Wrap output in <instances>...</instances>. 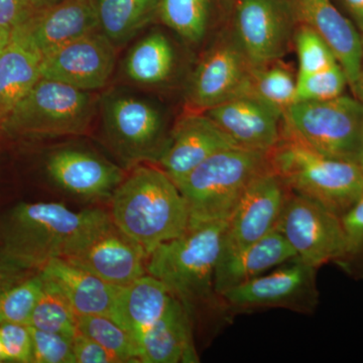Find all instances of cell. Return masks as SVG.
I'll list each match as a JSON object with an SVG mask.
<instances>
[{"instance_id":"1","label":"cell","mask_w":363,"mask_h":363,"mask_svg":"<svg viewBox=\"0 0 363 363\" xmlns=\"http://www.w3.org/2000/svg\"><path fill=\"white\" fill-rule=\"evenodd\" d=\"M102 209L73 211L61 203H21L0 219V259L28 272L85 250L111 224Z\"/></svg>"},{"instance_id":"2","label":"cell","mask_w":363,"mask_h":363,"mask_svg":"<svg viewBox=\"0 0 363 363\" xmlns=\"http://www.w3.org/2000/svg\"><path fill=\"white\" fill-rule=\"evenodd\" d=\"M128 171L112 193L111 219L150 255L185 233L190 215L178 186L157 164Z\"/></svg>"},{"instance_id":"3","label":"cell","mask_w":363,"mask_h":363,"mask_svg":"<svg viewBox=\"0 0 363 363\" xmlns=\"http://www.w3.org/2000/svg\"><path fill=\"white\" fill-rule=\"evenodd\" d=\"M227 222L189 224L185 233L157 247L147 260V274L160 279L191 316L202 306L225 310L214 289Z\"/></svg>"},{"instance_id":"4","label":"cell","mask_w":363,"mask_h":363,"mask_svg":"<svg viewBox=\"0 0 363 363\" xmlns=\"http://www.w3.org/2000/svg\"><path fill=\"white\" fill-rule=\"evenodd\" d=\"M269 162L289 190L341 218L363 196L359 164L320 154L298 140L285 123L281 140L269 152Z\"/></svg>"},{"instance_id":"5","label":"cell","mask_w":363,"mask_h":363,"mask_svg":"<svg viewBox=\"0 0 363 363\" xmlns=\"http://www.w3.org/2000/svg\"><path fill=\"white\" fill-rule=\"evenodd\" d=\"M271 169L269 152L230 147L216 152L177 183L190 223L227 222L253 179Z\"/></svg>"},{"instance_id":"6","label":"cell","mask_w":363,"mask_h":363,"mask_svg":"<svg viewBox=\"0 0 363 363\" xmlns=\"http://www.w3.org/2000/svg\"><path fill=\"white\" fill-rule=\"evenodd\" d=\"M96 112L94 92L40 78L7 117L1 130L30 138L87 135Z\"/></svg>"},{"instance_id":"7","label":"cell","mask_w":363,"mask_h":363,"mask_svg":"<svg viewBox=\"0 0 363 363\" xmlns=\"http://www.w3.org/2000/svg\"><path fill=\"white\" fill-rule=\"evenodd\" d=\"M105 142L124 168L156 164L169 133L167 119L154 102L111 91L100 101Z\"/></svg>"},{"instance_id":"8","label":"cell","mask_w":363,"mask_h":363,"mask_svg":"<svg viewBox=\"0 0 363 363\" xmlns=\"http://www.w3.org/2000/svg\"><path fill=\"white\" fill-rule=\"evenodd\" d=\"M284 123L298 140L325 156L359 164L363 157V104L341 95L326 101L295 102Z\"/></svg>"},{"instance_id":"9","label":"cell","mask_w":363,"mask_h":363,"mask_svg":"<svg viewBox=\"0 0 363 363\" xmlns=\"http://www.w3.org/2000/svg\"><path fill=\"white\" fill-rule=\"evenodd\" d=\"M252 68L227 25L212 38L189 78L185 92L187 111L205 112L250 94Z\"/></svg>"},{"instance_id":"10","label":"cell","mask_w":363,"mask_h":363,"mask_svg":"<svg viewBox=\"0 0 363 363\" xmlns=\"http://www.w3.org/2000/svg\"><path fill=\"white\" fill-rule=\"evenodd\" d=\"M316 271L295 257L276 271L226 291L220 298L233 313L281 308L308 314L315 311L319 298Z\"/></svg>"},{"instance_id":"11","label":"cell","mask_w":363,"mask_h":363,"mask_svg":"<svg viewBox=\"0 0 363 363\" xmlns=\"http://www.w3.org/2000/svg\"><path fill=\"white\" fill-rule=\"evenodd\" d=\"M276 230L293 248L296 259L316 269L327 262H335L345 245L342 218L290 190Z\"/></svg>"},{"instance_id":"12","label":"cell","mask_w":363,"mask_h":363,"mask_svg":"<svg viewBox=\"0 0 363 363\" xmlns=\"http://www.w3.org/2000/svg\"><path fill=\"white\" fill-rule=\"evenodd\" d=\"M253 66L283 59L297 21L290 0H233L228 23Z\"/></svg>"},{"instance_id":"13","label":"cell","mask_w":363,"mask_h":363,"mask_svg":"<svg viewBox=\"0 0 363 363\" xmlns=\"http://www.w3.org/2000/svg\"><path fill=\"white\" fill-rule=\"evenodd\" d=\"M117 50L101 30L88 33L44 55L40 76L94 92L111 81Z\"/></svg>"},{"instance_id":"14","label":"cell","mask_w":363,"mask_h":363,"mask_svg":"<svg viewBox=\"0 0 363 363\" xmlns=\"http://www.w3.org/2000/svg\"><path fill=\"white\" fill-rule=\"evenodd\" d=\"M288 192L271 169L255 177L227 221L220 255L247 247L274 230Z\"/></svg>"},{"instance_id":"15","label":"cell","mask_w":363,"mask_h":363,"mask_svg":"<svg viewBox=\"0 0 363 363\" xmlns=\"http://www.w3.org/2000/svg\"><path fill=\"white\" fill-rule=\"evenodd\" d=\"M238 147L204 112L186 111L169 130L157 166L179 183L221 150Z\"/></svg>"},{"instance_id":"16","label":"cell","mask_w":363,"mask_h":363,"mask_svg":"<svg viewBox=\"0 0 363 363\" xmlns=\"http://www.w3.org/2000/svg\"><path fill=\"white\" fill-rule=\"evenodd\" d=\"M204 113L243 149L271 152L283 135V112L253 95L233 98Z\"/></svg>"},{"instance_id":"17","label":"cell","mask_w":363,"mask_h":363,"mask_svg":"<svg viewBox=\"0 0 363 363\" xmlns=\"http://www.w3.org/2000/svg\"><path fill=\"white\" fill-rule=\"evenodd\" d=\"M45 169L59 187L87 198L111 197L126 175L121 167L79 147L55 150L48 157Z\"/></svg>"},{"instance_id":"18","label":"cell","mask_w":363,"mask_h":363,"mask_svg":"<svg viewBox=\"0 0 363 363\" xmlns=\"http://www.w3.org/2000/svg\"><path fill=\"white\" fill-rule=\"evenodd\" d=\"M147 252L112 223L83 252L67 262L106 283L124 286L147 274Z\"/></svg>"},{"instance_id":"19","label":"cell","mask_w":363,"mask_h":363,"mask_svg":"<svg viewBox=\"0 0 363 363\" xmlns=\"http://www.w3.org/2000/svg\"><path fill=\"white\" fill-rule=\"evenodd\" d=\"M298 25L312 28L330 47L342 67L350 88L359 74L362 33L331 0H290Z\"/></svg>"},{"instance_id":"20","label":"cell","mask_w":363,"mask_h":363,"mask_svg":"<svg viewBox=\"0 0 363 363\" xmlns=\"http://www.w3.org/2000/svg\"><path fill=\"white\" fill-rule=\"evenodd\" d=\"M26 30L43 56L61 45L100 30L96 0H59L35 11Z\"/></svg>"},{"instance_id":"21","label":"cell","mask_w":363,"mask_h":363,"mask_svg":"<svg viewBox=\"0 0 363 363\" xmlns=\"http://www.w3.org/2000/svg\"><path fill=\"white\" fill-rule=\"evenodd\" d=\"M136 343L140 362H199L193 339V318L174 296L162 316Z\"/></svg>"},{"instance_id":"22","label":"cell","mask_w":363,"mask_h":363,"mask_svg":"<svg viewBox=\"0 0 363 363\" xmlns=\"http://www.w3.org/2000/svg\"><path fill=\"white\" fill-rule=\"evenodd\" d=\"M43 54L25 25L13 30L0 54V130L9 114L42 78Z\"/></svg>"},{"instance_id":"23","label":"cell","mask_w":363,"mask_h":363,"mask_svg":"<svg viewBox=\"0 0 363 363\" xmlns=\"http://www.w3.org/2000/svg\"><path fill=\"white\" fill-rule=\"evenodd\" d=\"M295 257L293 248L274 229L247 247L220 255L215 272V292L220 297L226 291L267 274Z\"/></svg>"},{"instance_id":"24","label":"cell","mask_w":363,"mask_h":363,"mask_svg":"<svg viewBox=\"0 0 363 363\" xmlns=\"http://www.w3.org/2000/svg\"><path fill=\"white\" fill-rule=\"evenodd\" d=\"M233 0H160V20L185 44L198 47L225 28Z\"/></svg>"},{"instance_id":"25","label":"cell","mask_w":363,"mask_h":363,"mask_svg":"<svg viewBox=\"0 0 363 363\" xmlns=\"http://www.w3.org/2000/svg\"><path fill=\"white\" fill-rule=\"evenodd\" d=\"M65 295L78 316L111 317L119 289L65 259H54L39 272Z\"/></svg>"},{"instance_id":"26","label":"cell","mask_w":363,"mask_h":363,"mask_svg":"<svg viewBox=\"0 0 363 363\" xmlns=\"http://www.w3.org/2000/svg\"><path fill=\"white\" fill-rule=\"evenodd\" d=\"M172 297L160 279L145 274L119 289L111 318L138 342L162 316Z\"/></svg>"},{"instance_id":"27","label":"cell","mask_w":363,"mask_h":363,"mask_svg":"<svg viewBox=\"0 0 363 363\" xmlns=\"http://www.w3.org/2000/svg\"><path fill=\"white\" fill-rule=\"evenodd\" d=\"M176 68L175 45L159 30L150 33L133 45L124 61L126 77L145 87L168 83Z\"/></svg>"},{"instance_id":"28","label":"cell","mask_w":363,"mask_h":363,"mask_svg":"<svg viewBox=\"0 0 363 363\" xmlns=\"http://www.w3.org/2000/svg\"><path fill=\"white\" fill-rule=\"evenodd\" d=\"M100 30L117 49L128 44L159 13L160 0H96Z\"/></svg>"},{"instance_id":"29","label":"cell","mask_w":363,"mask_h":363,"mask_svg":"<svg viewBox=\"0 0 363 363\" xmlns=\"http://www.w3.org/2000/svg\"><path fill=\"white\" fill-rule=\"evenodd\" d=\"M297 77L281 59L253 66L250 94L285 114L286 109L296 102Z\"/></svg>"},{"instance_id":"30","label":"cell","mask_w":363,"mask_h":363,"mask_svg":"<svg viewBox=\"0 0 363 363\" xmlns=\"http://www.w3.org/2000/svg\"><path fill=\"white\" fill-rule=\"evenodd\" d=\"M28 326L70 339L77 335L78 315L65 295L50 279L44 278V286Z\"/></svg>"},{"instance_id":"31","label":"cell","mask_w":363,"mask_h":363,"mask_svg":"<svg viewBox=\"0 0 363 363\" xmlns=\"http://www.w3.org/2000/svg\"><path fill=\"white\" fill-rule=\"evenodd\" d=\"M78 332L104 346L121 363L140 362L135 338L111 317L81 315L78 316Z\"/></svg>"},{"instance_id":"32","label":"cell","mask_w":363,"mask_h":363,"mask_svg":"<svg viewBox=\"0 0 363 363\" xmlns=\"http://www.w3.org/2000/svg\"><path fill=\"white\" fill-rule=\"evenodd\" d=\"M44 286L39 272L0 292V325H30L33 309Z\"/></svg>"},{"instance_id":"33","label":"cell","mask_w":363,"mask_h":363,"mask_svg":"<svg viewBox=\"0 0 363 363\" xmlns=\"http://www.w3.org/2000/svg\"><path fill=\"white\" fill-rule=\"evenodd\" d=\"M345 245L334 264L351 278L363 279V196L342 216Z\"/></svg>"},{"instance_id":"34","label":"cell","mask_w":363,"mask_h":363,"mask_svg":"<svg viewBox=\"0 0 363 363\" xmlns=\"http://www.w3.org/2000/svg\"><path fill=\"white\" fill-rule=\"evenodd\" d=\"M293 45L298 55V76L316 73L339 64L330 47L308 26H297Z\"/></svg>"},{"instance_id":"35","label":"cell","mask_w":363,"mask_h":363,"mask_svg":"<svg viewBox=\"0 0 363 363\" xmlns=\"http://www.w3.org/2000/svg\"><path fill=\"white\" fill-rule=\"evenodd\" d=\"M347 85L345 72L339 64L316 73L298 75L296 102L334 99L343 95Z\"/></svg>"},{"instance_id":"36","label":"cell","mask_w":363,"mask_h":363,"mask_svg":"<svg viewBox=\"0 0 363 363\" xmlns=\"http://www.w3.org/2000/svg\"><path fill=\"white\" fill-rule=\"evenodd\" d=\"M33 363H75L73 339L30 327Z\"/></svg>"},{"instance_id":"37","label":"cell","mask_w":363,"mask_h":363,"mask_svg":"<svg viewBox=\"0 0 363 363\" xmlns=\"http://www.w3.org/2000/svg\"><path fill=\"white\" fill-rule=\"evenodd\" d=\"M0 338L9 362H33L32 332L28 325L6 323L0 325Z\"/></svg>"},{"instance_id":"38","label":"cell","mask_w":363,"mask_h":363,"mask_svg":"<svg viewBox=\"0 0 363 363\" xmlns=\"http://www.w3.org/2000/svg\"><path fill=\"white\" fill-rule=\"evenodd\" d=\"M73 351L75 363H121L104 346L80 332L73 338Z\"/></svg>"},{"instance_id":"39","label":"cell","mask_w":363,"mask_h":363,"mask_svg":"<svg viewBox=\"0 0 363 363\" xmlns=\"http://www.w3.org/2000/svg\"><path fill=\"white\" fill-rule=\"evenodd\" d=\"M35 13L33 0H0V28L14 30Z\"/></svg>"},{"instance_id":"40","label":"cell","mask_w":363,"mask_h":363,"mask_svg":"<svg viewBox=\"0 0 363 363\" xmlns=\"http://www.w3.org/2000/svg\"><path fill=\"white\" fill-rule=\"evenodd\" d=\"M30 276V272L0 259V292Z\"/></svg>"},{"instance_id":"41","label":"cell","mask_w":363,"mask_h":363,"mask_svg":"<svg viewBox=\"0 0 363 363\" xmlns=\"http://www.w3.org/2000/svg\"><path fill=\"white\" fill-rule=\"evenodd\" d=\"M340 2L357 30L363 33V0H340Z\"/></svg>"},{"instance_id":"42","label":"cell","mask_w":363,"mask_h":363,"mask_svg":"<svg viewBox=\"0 0 363 363\" xmlns=\"http://www.w3.org/2000/svg\"><path fill=\"white\" fill-rule=\"evenodd\" d=\"M362 64H360L359 74L357 81H355L354 85L352 86L351 90L354 93L355 98H357L360 102L363 104V33H362Z\"/></svg>"},{"instance_id":"43","label":"cell","mask_w":363,"mask_h":363,"mask_svg":"<svg viewBox=\"0 0 363 363\" xmlns=\"http://www.w3.org/2000/svg\"><path fill=\"white\" fill-rule=\"evenodd\" d=\"M11 33H13V30L6 28H0V54L9 45V40L11 39Z\"/></svg>"},{"instance_id":"44","label":"cell","mask_w":363,"mask_h":363,"mask_svg":"<svg viewBox=\"0 0 363 363\" xmlns=\"http://www.w3.org/2000/svg\"><path fill=\"white\" fill-rule=\"evenodd\" d=\"M59 0H33V9L35 11H40V9H45L52 6V4H56Z\"/></svg>"},{"instance_id":"45","label":"cell","mask_w":363,"mask_h":363,"mask_svg":"<svg viewBox=\"0 0 363 363\" xmlns=\"http://www.w3.org/2000/svg\"><path fill=\"white\" fill-rule=\"evenodd\" d=\"M9 362V359H7L6 351H4V344H2L1 338H0V362Z\"/></svg>"},{"instance_id":"46","label":"cell","mask_w":363,"mask_h":363,"mask_svg":"<svg viewBox=\"0 0 363 363\" xmlns=\"http://www.w3.org/2000/svg\"><path fill=\"white\" fill-rule=\"evenodd\" d=\"M359 166H360V169H362V175H363V157H362V159L360 160Z\"/></svg>"}]
</instances>
